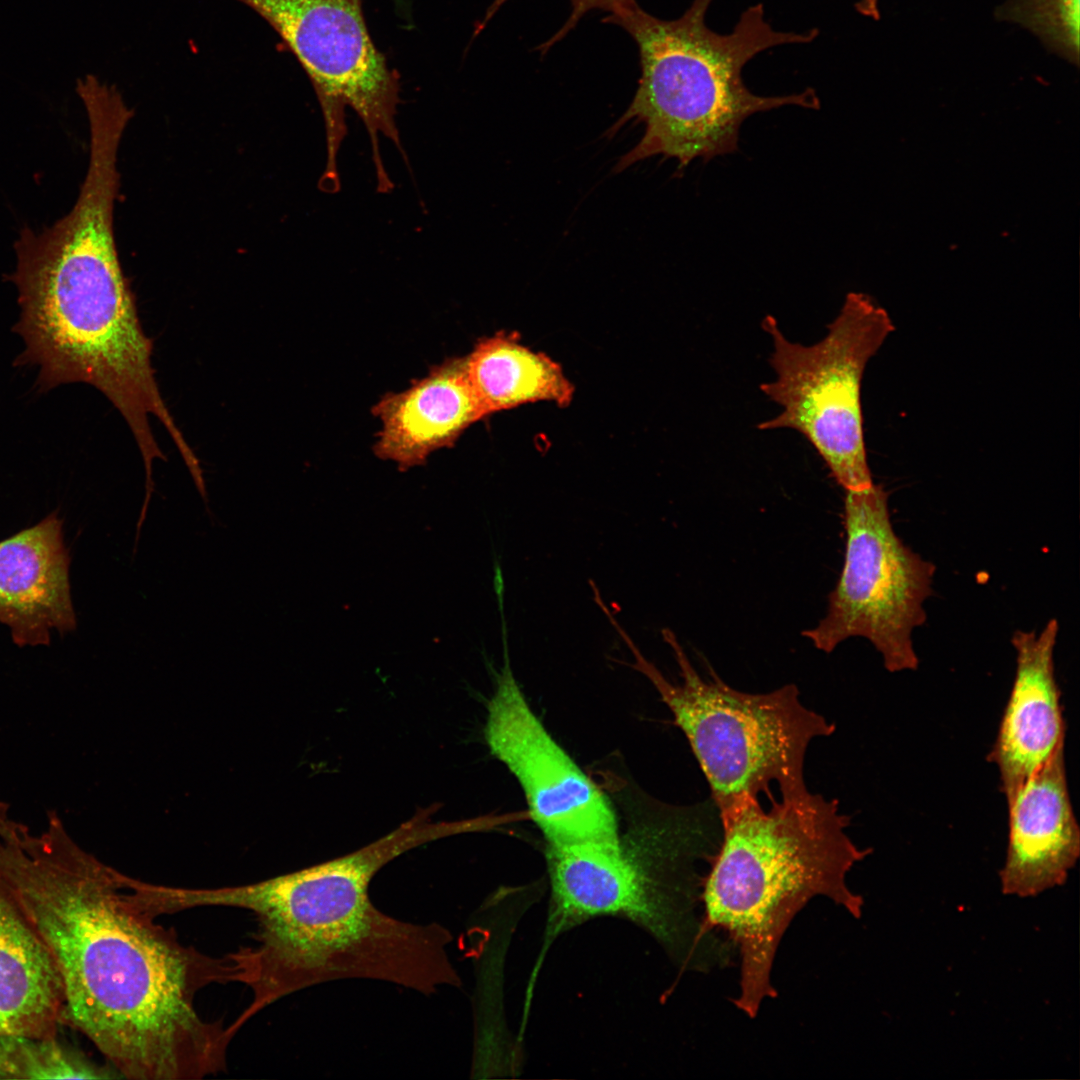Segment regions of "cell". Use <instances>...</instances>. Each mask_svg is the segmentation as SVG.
<instances>
[{
	"instance_id": "ac0fdd59",
	"label": "cell",
	"mask_w": 1080,
	"mask_h": 1080,
	"mask_svg": "<svg viewBox=\"0 0 1080 1080\" xmlns=\"http://www.w3.org/2000/svg\"><path fill=\"white\" fill-rule=\"evenodd\" d=\"M115 1070L93 1062L80 1050L56 1037L0 1035V1080L111 1079Z\"/></svg>"
},
{
	"instance_id": "2e32d148",
	"label": "cell",
	"mask_w": 1080,
	"mask_h": 1080,
	"mask_svg": "<svg viewBox=\"0 0 1080 1080\" xmlns=\"http://www.w3.org/2000/svg\"><path fill=\"white\" fill-rule=\"evenodd\" d=\"M63 988L53 958L0 876V1035L56 1037Z\"/></svg>"
},
{
	"instance_id": "277c9868",
	"label": "cell",
	"mask_w": 1080,
	"mask_h": 1080,
	"mask_svg": "<svg viewBox=\"0 0 1080 1080\" xmlns=\"http://www.w3.org/2000/svg\"><path fill=\"white\" fill-rule=\"evenodd\" d=\"M751 799L720 816L721 839L704 876L700 903L705 933L720 929L740 958L736 1008L755 1018L777 991L772 969L794 917L824 897L854 918L863 898L847 884L851 869L871 852L847 833L849 818L838 801L807 786Z\"/></svg>"
},
{
	"instance_id": "9c48e42d",
	"label": "cell",
	"mask_w": 1080,
	"mask_h": 1080,
	"mask_svg": "<svg viewBox=\"0 0 1080 1080\" xmlns=\"http://www.w3.org/2000/svg\"><path fill=\"white\" fill-rule=\"evenodd\" d=\"M276 31L308 75L326 130L327 163L321 188L339 187L337 154L346 134L345 111L366 127L378 188L391 182L382 165L379 136L404 155L396 126L399 80L377 49L364 19L362 0H237Z\"/></svg>"
},
{
	"instance_id": "4fadbf2b",
	"label": "cell",
	"mask_w": 1080,
	"mask_h": 1080,
	"mask_svg": "<svg viewBox=\"0 0 1080 1080\" xmlns=\"http://www.w3.org/2000/svg\"><path fill=\"white\" fill-rule=\"evenodd\" d=\"M63 521L52 512L0 542V623L18 646L47 645L76 629Z\"/></svg>"
},
{
	"instance_id": "6da1fadb",
	"label": "cell",
	"mask_w": 1080,
	"mask_h": 1080,
	"mask_svg": "<svg viewBox=\"0 0 1080 1080\" xmlns=\"http://www.w3.org/2000/svg\"><path fill=\"white\" fill-rule=\"evenodd\" d=\"M0 876L49 950L63 988L62 1025L85 1035L120 1077L195 1080L223 1071L233 1039L195 1000L234 982L228 956L183 945L136 906L125 875L62 826L0 855Z\"/></svg>"
},
{
	"instance_id": "e0dca14e",
	"label": "cell",
	"mask_w": 1080,
	"mask_h": 1080,
	"mask_svg": "<svg viewBox=\"0 0 1080 1080\" xmlns=\"http://www.w3.org/2000/svg\"><path fill=\"white\" fill-rule=\"evenodd\" d=\"M468 380L488 415L516 406L550 401L565 406L573 387L560 366L511 336L481 340L464 359Z\"/></svg>"
},
{
	"instance_id": "ba28073f",
	"label": "cell",
	"mask_w": 1080,
	"mask_h": 1080,
	"mask_svg": "<svg viewBox=\"0 0 1080 1080\" xmlns=\"http://www.w3.org/2000/svg\"><path fill=\"white\" fill-rule=\"evenodd\" d=\"M845 492L843 568L825 616L802 635L826 653L849 638L864 637L889 672L915 670L912 631L926 620L924 602L935 566L894 532L881 485Z\"/></svg>"
},
{
	"instance_id": "30bf717a",
	"label": "cell",
	"mask_w": 1080,
	"mask_h": 1080,
	"mask_svg": "<svg viewBox=\"0 0 1080 1080\" xmlns=\"http://www.w3.org/2000/svg\"><path fill=\"white\" fill-rule=\"evenodd\" d=\"M505 656L488 702L485 739L519 782L548 847L620 842L610 802L534 714L513 676L507 649Z\"/></svg>"
},
{
	"instance_id": "8fae6325",
	"label": "cell",
	"mask_w": 1080,
	"mask_h": 1080,
	"mask_svg": "<svg viewBox=\"0 0 1080 1080\" xmlns=\"http://www.w3.org/2000/svg\"><path fill=\"white\" fill-rule=\"evenodd\" d=\"M1005 799L1008 843L1000 870L1002 892L1034 897L1063 885L1080 855V829L1068 789L1065 744Z\"/></svg>"
},
{
	"instance_id": "3957f363",
	"label": "cell",
	"mask_w": 1080,
	"mask_h": 1080,
	"mask_svg": "<svg viewBox=\"0 0 1080 1080\" xmlns=\"http://www.w3.org/2000/svg\"><path fill=\"white\" fill-rule=\"evenodd\" d=\"M8 279L21 309L13 330L25 345L15 365L39 368L40 391L75 382L97 388L125 419L144 461L162 453L150 415L174 444L184 441L158 388L153 343L111 230L87 222L54 227L22 246Z\"/></svg>"
},
{
	"instance_id": "5bb4252c",
	"label": "cell",
	"mask_w": 1080,
	"mask_h": 1080,
	"mask_svg": "<svg viewBox=\"0 0 1080 1080\" xmlns=\"http://www.w3.org/2000/svg\"><path fill=\"white\" fill-rule=\"evenodd\" d=\"M547 848L554 933L603 914L640 916L649 924L657 879L647 851L639 864L621 841Z\"/></svg>"
},
{
	"instance_id": "44dd1931",
	"label": "cell",
	"mask_w": 1080,
	"mask_h": 1080,
	"mask_svg": "<svg viewBox=\"0 0 1080 1080\" xmlns=\"http://www.w3.org/2000/svg\"><path fill=\"white\" fill-rule=\"evenodd\" d=\"M392 1H393V3L395 4V6H396V7H397V8H398V9H399V10H400L401 12H406V11L408 10V8H409V7H408V1H409V0H392Z\"/></svg>"
},
{
	"instance_id": "7c38bea8",
	"label": "cell",
	"mask_w": 1080,
	"mask_h": 1080,
	"mask_svg": "<svg viewBox=\"0 0 1080 1080\" xmlns=\"http://www.w3.org/2000/svg\"><path fill=\"white\" fill-rule=\"evenodd\" d=\"M1059 624L1050 619L1039 632L1015 631L1016 671L988 760L999 773L1004 796L1037 771L1065 744V721L1055 677Z\"/></svg>"
},
{
	"instance_id": "5b68a950",
	"label": "cell",
	"mask_w": 1080,
	"mask_h": 1080,
	"mask_svg": "<svg viewBox=\"0 0 1080 1080\" xmlns=\"http://www.w3.org/2000/svg\"><path fill=\"white\" fill-rule=\"evenodd\" d=\"M713 0H692L678 18L663 20L636 1L621 5L603 22L621 27L636 43L641 75L623 115L606 132L614 136L624 125L641 123L638 144L620 158L615 171L656 155L674 158L679 169L701 158L733 153L739 130L751 115L787 105L820 109L813 88L781 96L751 92L742 78L744 66L757 54L787 44H807L817 28L797 33L775 30L765 19L762 3L742 12L732 32L710 29L706 14Z\"/></svg>"
},
{
	"instance_id": "ffe728a7",
	"label": "cell",
	"mask_w": 1080,
	"mask_h": 1080,
	"mask_svg": "<svg viewBox=\"0 0 1080 1080\" xmlns=\"http://www.w3.org/2000/svg\"><path fill=\"white\" fill-rule=\"evenodd\" d=\"M510 0H494L488 7L487 12L484 15L483 20L478 25L477 31L482 30L486 23L498 12V10ZM636 0H569L571 6V12L569 17L564 22L562 27L555 32L548 40L541 43L537 50L541 55H545L552 47L562 41L579 23V21L590 11L603 10L607 13L611 12L615 8L633 2Z\"/></svg>"
},
{
	"instance_id": "8992f818",
	"label": "cell",
	"mask_w": 1080,
	"mask_h": 1080,
	"mask_svg": "<svg viewBox=\"0 0 1080 1080\" xmlns=\"http://www.w3.org/2000/svg\"><path fill=\"white\" fill-rule=\"evenodd\" d=\"M611 625L635 658L630 666L644 674L685 735L710 788L719 817L751 799L805 786L804 763L810 743L828 737L835 726L807 708L799 690L787 684L766 693L732 688L714 673L704 679L692 666L675 634L664 629L682 682L675 684L648 661L627 632Z\"/></svg>"
},
{
	"instance_id": "9a60e30c",
	"label": "cell",
	"mask_w": 1080,
	"mask_h": 1080,
	"mask_svg": "<svg viewBox=\"0 0 1080 1080\" xmlns=\"http://www.w3.org/2000/svg\"><path fill=\"white\" fill-rule=\"evenodd\" d=\"M374 413L382 422L375 454L402 471L424 464L488 415L468 380L464 359L447 360L409 389L388 394Z\"/></svg>"
},
{
	"instance_id": "d6986e66",
	"label": "cell",
	"mask_w": 1080,
	"mask_h": 1080,
	"mask_svg": "<svg viewBox=\"0 0 1080 1080\" xmlns=\"http://www.w3.org/2000/svg\"><path fill=\"white\" fill-rule=\"evenodd\" d=\"M1005 16L1029 28L1070 62H1079V0H1011Z\"/></svg>"
},
{
	"instance_id": "52a82bcc",
	"label": "cell",
	"mask_w": 1080,
	"mask_h": 1080,
	"mask_svg": "<svg viewBox=\"0 0 1080 1080\" xmlns=\"http://www.w3.org/2000/svg\"><path fill=\"white\" fill-rule=\"evenodd\" d=\"M761 326L772 341L775 378L760 390L781 411L758 429L800 433L845 491L871 486L861 385L868 362L895 329L889 313L869 295L850 292L816 343L791 341L771 315Z\"/></svg>"
},
{
	"instance_id": "7a4b0ae2",
	"label": "cell",
	"mask_w": 1080,
	"mask_h": 1080,
	"mask_svg": "<svg viewBox=\"0 0 1080 1080\" xmlns=\"http://www.w3.org/2000/svg\"><path fill=\"white\" fill-rule=\"evenodd\" d=\"M422 808L398 828L345 856L258 883L213 889L170 887L172 912L204 906L251 911L255 942L227 954L252 1000L230 1024L237 1033L261 1010L302 989L341 979L385 981L425 995L460 985L452 935L437 923L391 917L369 884L388 862L422 844L469 832V820L436 821Z\"/></svg>"
}]
</instances>
